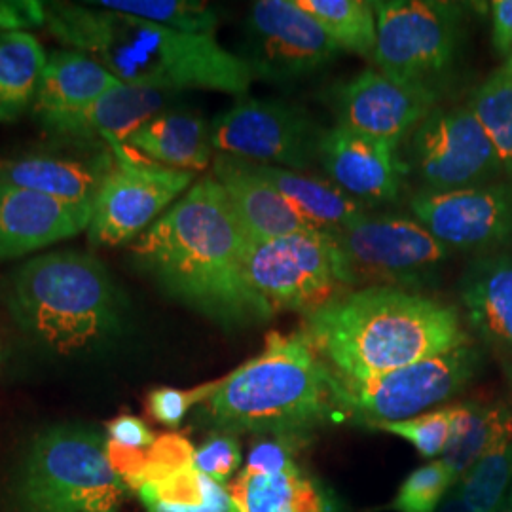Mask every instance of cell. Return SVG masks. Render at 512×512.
Returning <instances> with one entry per match:
<instances>
[{"instance_id":"obj_1","label":"cell","mask_w":512,"mask_h":512,"mask_svg":"<svg viewBox=\"0 0 512 512\" xmlns=\"http://www.w3.org/2000/svg\"><path fill=\"white\" fill-rule=\"evenodd\" d=\"M131 251L167 296L219 327L243 329L274 315L249 281L247 234L215 177L192 184Z\"/></svg>"},{"instance_id":"obj_2","label":"cell","mask_w":512,"mask_h":512,"mask_svg":"<svg viewBox=\"0 0 512 512\" xmlns=\"http://www.w3.org/2000/svg\"><path fill=\"white\" fill-rule=\"evenodd\" d=\"M46 29L61 44L90 55L129 86L243 97L255 80L249 65L224 50L215 35L175 31L93 2H48Z\"/></svg>"},{"instance_id":"obj_3","label":"cell","mask_w":512,"mask_h":512,"mask_svg":"<svg viewBox=\"0 0 512 512\" xmlns=\"http://www.w3.org/2000/svg\"><path fill=\"white\" fill-rule=\"evenodd\" d=\"M302 332L330 372L366 380L469 346L458 311L399 287H363L304 313Z\"/></svg>"},{"instance_id":"obj_4","label":"cell","mask_w":512,"mask_h":512,"mask_svg":"<svg viewBox=\"0 0 512 512\" xmlns=\"http://www.w3.org/2000/svg\"><path fill=\"white\" fill-rule=\"evenodd\" d=\"M0 298L21 332L59 355L107 346L126 321L122 289L88 253L57 251L23 262L0 281Z\"/></svg>"},{"instance_id":"obj_5","label":"cell","mask_w":512,"mask_h":512,"mask_svg":"<svg viewBox=\"0 0 512 512\" xmlns=\"http://www.w3.org/2000/svg\"><path fill=\"white\" fill-rule=\"evenodd\" d=\"M338 408L327 365L302 330L270 332L266 346L222 378L207 414L224 433L306 435Z\"/></svg>"},{"instance_id":"obj_6","label":"cell","mask_w":512,"mask_h":512,"mask_svg":"<svg viewBox=\"0 0 512 512\" xmlns=\"http://www.w3.org/2000/svg\"><path fill=\"white\" fill-rule=\"evenodd\" d=\"M129 490L110 461L107 437L74 423L37 435L16 478L23 512H118Z\"/></svg>"},{"instance_id":"obj_7","label":"cell","mask_w":512,"mask_h":512,"mask_svg":"<svg viewBox=\"0 0 512 512\" xmlns=\"http://www.w3.org/2000/svg\"><path fill=\"white\" fill-rule=\"evenodd\" d=\"M336 279L344 291L368 287H416L448 258L440 243L418 220L370 215L325 230Z\"/></svg>"},{"instance_id":"obj_8","label":"cell","mask_w":512,"mask_h":512,"mask_svg":"<svg viewBox=\"0 0 512 512\" xmlns=\"http://www.w3.org/2000/svg\"><path fill=\"white\" fill-rule=\"evenodd\" d=\"M376 65L404 86L435 90L458 54L463 6L444 0H378Z\"/></svg>"},{"instance_id":"obj_9","label":"cell","mask_w":512,"mask_h":512,"mask_svg":"<svg viewBox=\"0 0 512 512\" xmlns=\"http://www.w3.org/2000/svg\"><path fill=\"white\" fill-rule=\"evenodd\" d=\"M480 355L471 344L366 380L332 376L340 410L368 425L412 420L452 399L475 376Z\"/></svg>"},{"instance_id":"obj_10","label":"cell","mask_w":512,"mask_h":512,"mask_svg":"<svg viewBox=\"0 0 512 512\" xmlns=\"http://www.w3.org/2000/svg\"><path fill=\"white\" fill-rule=\"evenodd\" d=\"M114 165L93 202L88 236L95 245H124L179 202L196 173L154 164L120 143L109 145Z\"/></svg>"},{"instance_id":"obj_11","label":"cell","mask_w":512,"mask_h":512,"mask_svg":"<svg viewBox=\"0 0 512 512\" xmlns=\"http://www.w3.org/2000/svg\"><path fill=\"white\" fill-rule=\"evenodd\" d=\"M325 131L306 110L277 99L238 97L211 124L213 150L253 164L310 169Z\"/></svg>"},{"instance_id":"obj_12","label":"cell","mask_w":512,"mask_h":512,"mask_svg":"<svg viewBox=\"0 0 512 512\" xmlns=\"http://www.w3.org/2000/svg\"><path fill=\"white\" fill-rule=\"evenodd\" d=\"M247 275L256 294L277 311L315 310L344 293L336 279L325 230L253 243L247 239Z\"/></svg>"},{"instance_id":"obj_13","label":"cell","mask_w":512,"mask_h":512,"mask_svg":"<svg viewBox=\"0 0 512 512\" xmlns=\"http://www.w3.org/2000/svg\"><path fill=\"white\" fill-rule=\"evenodd\" d=\"M410 164L429 192H454L494 181L503 167L475 112L435 107L412 131Z\"/></svg>"},{"instance_id":"obj_14","label":"cell","mask_w":512,"mask_h":512,"mask_svg":"<svg viewBox=\"0 0 512 512\" xmlns=\"http://www.w3.org/2000/svg\"><path fill=\"white\" fill-rule=\"evenodd\" d=\"M342 50L296 0H258L247 19V46L239 55L253 78L291 84L317 73Z\"/></svg>"},{"instance_id":"obj_15","label":"cell","mask_w":512,"mask_h":512,"mask_svg":"<svg viewBox=\"0 0 512 512\" xmlns=\"http://www.w3.org/2000/svg\"><path fill=\"white\" fill-rule=\"evenodd\" d=\"M410 209L448 249L488 251L512 241V183L420 192Z\"/></svg>"},{"instance_id":"obj_16","label":"cell","mask_w":512,"mask_h":512,"mask_svg":"<svg viewBox=\"0 0 512 512\" xmlns=\"http://www.w3.org/2000/svg\"><path fill=\"white\" fill-rule=\"evenodd\" d=\"M194 446L181 435L158 437L143 454L128 486L147 512H239L226 486L194 465Z\"/></svg>"},{"instance_id":"obj_17","label":"cell","mask_w":512,"mask_h":512,"mask_svg":"<svg viewBox=\"0 0 512 512\" xmlns=\"http://www.w3.org/2000/svg\"><path fill=\"white\" fill-rule=\"evenodd\" d=\"M437 101L435 90L404 86L378 71H363L334 93L338 126L393 147L437 107Z\"/></svg>"},{"instance_id":"obj_18","label":"cell","mask_w":512,"mask_h":512,"mask_svg":"<svg viewBox=\"0 0 512 512\" xmlns=\"http://www.w3.org/2000/svg\"><path fill=\"white\" fill-rule=\"evenodd\" d=\"M317 160L332 183L359 202H391L399 196L403 167L397 147L342 126L323 133Z\"/></svg>"},{"instance_id":"obj_19","label":"cell","mask_w":512,"mask_h":512,"mask_svg":"<svg viewBox=\"0 0 512 512\" xmlns=\"http://www.w3.org/2000/svg\"><path fill=\"white\" fill-rule=\"evenodd\" d=\"M92 209L0 184V260L29 255L78 236L88 230Z\"/></svg>"},{"instance_id":"obj_20","label":"cell","mask_w":512,"mask_h":512,"mask_svg":"<svg viewBox=\"0 0 512 512\" xmlns=\"http://www.w3.org/2000/svg\"><path fill=\"white\" fill-rule=\"evenodd\" d=\"M167 101L169 92L120 82L84 109L38 122L48 135L57 139L74 143L105 141L107 147L112 143L122 145L135 129L162 114Z\"/></svg>"},{"instance_id":"obj_21","label":"cell","mask_w":512,"mask_h":512,"mask_svg":"<svg viewBox=\"0 0 512 512\" xmlns=\"http://www.w3.org/2000/svg\"><path fill=\"white\" fill-rule=\"evenodd\" d=\"M213 177L226 192L247 239L253 243L321 230L304 219L272 184L256 175L247 160L217 154Z\"/></svg>"},{"instance_id":"obj_22","label":"cell","mask_w":512,"mask_h":512,"mask_svg":"<svg viewBox=\"0 0 512 512\" xmlns=\"http://www.w3.org/2000/svg\"><path fill=\"white\" fill-rule=\"evenodd\" d=\"M112 148L82 158L74 156H27L0 167V184H10L50 196L71 205H88L114 165Z\"/></svg>"},{"instance_id":"obj_23","label":"cell","mask_w":512,"mask_h":512,"mask_svg":"<svg viewBox=\"0 0 512 512\" xmlns=\"http://www.w3.org/2000/svg\"><path fill=\"white\" fill-rule=\"evenodd\" d=\"M122 145L154 164L190 173L213 164L211 128L202 116L188 112H162L135 129Z\"/></svg>"},{"instance_id":"obj_24","label":"cell","mask_w":512,"mask_h":512,"mask_svg":"<svg viewBox=\"0 0 512 512\" xmlns=\"http://www.w3.org/2000/svg\"><path fill=\"white\" fill-rule=\"evenodd\" d=\"M120 80L90 55L57 50L48 55L35 93L38 120L84 109L112 90Z\"/></svg>"},{"instance_id":"obj_25","label":"cell","mask_w":512,"mask_h":512,"mask_svg":"<svg viewBox=\"0 0 512 512\" xmlns=\"http://www.w3.org/2000/svg\"><path fill=\"white\" fill-rule=\"evenodd\" d=\"M469 319L488 342L512 351V256H484L461 279Z\"/></svg>"},{"instance_id":"obj_26","label":"cell","mask_w":512,"mask_h":512,"mask_svg":"<svg viewBox=\"0 0 512 512\" xmlns=\"http://www.w3.org/2000/svg\"><path fill=\"white\" fill-rule=\"evenodd\" d=\"M226 490L239 512H336L332 497L300 465L275 475L243 469Z\"/></svg>"},{"instance_id":"obj_27","label":"cell","mask_w":512,"mask_h":512,"mask_svg":"<svg viewBox=\"0 0 512 512\" xmlns=\"http://www.w3.org/2000/svg\"><path fill=\"white\" fill-rule=\"evenodd\" d=\"M251 165L256 175L272 184L304 219L310 220L321 230L344 226L368 213L365 203L355 200L330 181L285 167L253 162Z\"/></svg>"},{"instance_id":"obj_28","label":"cell","mask_w":512,"mask_h":512,"mask_svg":"<svg viewBox=\"0 0 512 512\" xmlns=\"http://www.w3.org/2000/svg\"><path fill=\"white\" fill-rule=\"evenodd\" d=\"M512 433V412L505 404L467 403L454 406L452 435L442 463L458 484L482 454Z\"/></svg>"},{"instance_id":"obj_29","label":"cell","mask_w":512,"mask_h":512,"mask_svg":"<svg viewBox=\"0 0 512 512\" xmlns=\"http://www.w3.org/2000/svg\"><path fill=\"white\" fill-rule=\"evenodd\" d=\"M48 55L31 33H0V122H10L35 101Z\"/></svg>"},{"instance_id":"obj_30","label":"cell","mask_w":512,"mask_h":512,"mask_svg":"<svg viewBox=\"0 0 512 512\" xmlns=\"http://www.w3.org/2000/svg\"><path fill=\"white\" fill-rule=\"evenodd\" d=\"M315 19L340 50L351 54L376 52V16L372 2L365 0H296Z\"/></svg>"},{"instance_id":"obj_31","label":"cell","mask_w":512,"mask_h":512,"mask_svg":"<svg viewBox=\"0 0 512 512\" xmlns=\"http://www.w3.org/2000/svg\"><path fill=\"white\" fill-rule=\"evenodd\" d=\"M469 109L490 137L503 173L512 183V74L503 67L476 88Z\"/></svg>"},{"instance_id":"obj_32","label":"cell","mask_w":512,"mask_h":512,"mask_svg":"<svg viewBox=\"0 0 512 512\" xmlns=\"http://www.w3.org/2000/svg\"><path fill=\"white\" fill-rule=\"evenodd\" d=\"M512 486V433L492 444L458 482L475 512H497Z\"/></svg>"},{"instance_id":"obj_33","label":"cell","mask_w":512,"mask_h":512,"mask_svg":"<svg viewBox=\"0 0 512 512\" xmlns=\"http://www.w3.org/2000/svg\"><path fill=\"white\" fill-rule=\"evenodd\" d=\"M99 8L147 19L190 35H215L219 16L207 2L194 0H97Z\"/></svg>"},{"instance_id":"obj_34","label":"cell","mask_w":512,"mask_h":512,"mask_svg":"<svg viewBox=\"0 0 512 512\" xmlns=\"http://www.w3.org/2000/svg\"><path fill=\"white\" fill-rule=\"evenodd\" d=\"M456 486L442 459L421 465L404 478L391 503L395 512H437L446 494Z\"/></svg>"},{"instance_id":"obj_35","label":"cell","mask_w":512,"mask_h":512,"mask_svg":"<svg viewBox=\"0 0 512 512\" xmlns=\"http://www.w3.org/2000/svg\"><path fill=\"white\" fill-rule=\"evenodd\" d=\"M454 406L425 412L412 420L376 423L374 427L410 442L423 458L442 456L452 435Z\"/></svg>"},{"instance_id":"obj_36","label":"cell","mask_w":512,"mask_h":512,"mask_svg":"<svg viewBox=\"0 0 512 512\" xmlns=\"http://www.w3.org/2000/svg\"><path fill=\"white\" fill-rule=\"evenodd\" d=\"M222 385V378L215 382L196 385L190 389L156 387L147 395L148 414L165 427H179L192 406L207 403Z\"/></svg>"},{"instance_id":"obj_37","label":"cell","mask_w":512,"mask_h":512,"mask_svg":"<svg viewBox=\"0 0 512 512\" xmlns=\"http://www.w3.org/2000/svg\"><path fill=\"white\" fill-rule=\"evenodd\" d=\"M241 446L236 435L220 431L194 450L196 469L211 480L228 486L241 465Z\"/></svg>"},{"instance_id":"obj_38","label":"cell","mask_w":512,"mask_h":512,"mask_svg":"<svg viewBox=\"0 0 512 512\" xmlns=\"http://www.w3.org/2000/svg\"><path fill=\"white\" fill-rule=\"evenodd\" d=\"M304 446V435H262L253 444L245 469L260 475H275L298 465L296 454Z\"/></svg>"},{"instance_id":"obj_39","label":"cell","mask_w":512,"mask_h":512,"mask_svg":"<svg viewBox=\"0 0 512 512\" xmlns=\"http://www.w3.org/2000/svg\"><path fill=\"white\" fill-rule=\"evenodd\" d=\"M46 27V4L38 0H0V33Z\"/></svg>"},{"instance_id":"obj_40","label":"cell","mask_w":512,"mask_h":512,"mask_svg":"<svg viewBox=\"0 0 512 512\" xmlns=\"http://www.w3.org/2000/svg\"><path fill=\"white\" fill-rule=\"evenodd\" d=\"M107 439L120 448L145 452L148 448H152V444L158 437L141 418L124 414L107 423Z\"/></svg>"},{"instance_id":"obj_41","label":"cell","mask_w":512,"mask_h":512,"mask_svg":"<svg viewBox=\"0 0 512 512\" xmlns=\"http://www.w3.org/2000/svg\"><path fill=\"white\" fill-rule=\"evenodd\" d=\"M492 42L497 54L509 57L512 50V0L492 2Z\"/></svg>"},{"instance_id":"obj_42","label":"cell","mask_w":512,"mask_h":512,"mask_svg":"<svg viewBox=\"0 0 512 512\" xmlns=\"http://www.w3.org/2000/svg\"><path fill=\"white\" fill-rule=\"evenodd\" d=\"M437 512H475L471 509V505L463 499V495L459 494L458 484L446 494L444 501L440 503Z\"/></svg>"},{"instance_id":"obj_43","label":"cell","mask_w":512,"mask_h":512,"mask_svg":"<svg viewBox=\"0 0 512 512\" xmlns=\"http://www.w3.org/2000/svg\"><path fill=\"white\" fill-rule=\"evenodd\" d=\"M497 512H512V486L511 490H509V494L505 497V501H503L501 507L497 509Z\"/></svg>"},{"instance_id":"obj_44","label":"cell","mask_w":512,"mask_h":512,"mask_svg":"<svg viewBox=\"0 0 512 512\" xmlns=\"http://www.w3.org/2000/svg\"><path fill=\"white\" fill-rule=\"evenodd\" d=\"M503 69H505L507 73L512 74V50L511 54H509V57H507V61H505V65H503Z\"/></svg>"},{"instance_id":"obj_45","label":"cell","mask_w":512,"mask_h":512,"mask_svg":"<svg viewBox=\"0 0 512 512\" xmlns=\"http://www.w3.org/2000/svg\"><path fill=\"white\" fill-rule=\"evenodd\" d=\"M511 378H512V368H511Z\"/></svg>"},{"instance_id":"obj_46","label":"cell","mask_w":512,"mask_h":512,"mask_svg":"<svg viewBox=\"0 0 512 512\" xmlns=\"http://www.w3.org/2000/svg\"><path fill=\"white\" fill-rule=\"evenodd\" d=\"M0 167H2V164H0Z\"/></svg>"}]
</instances>
